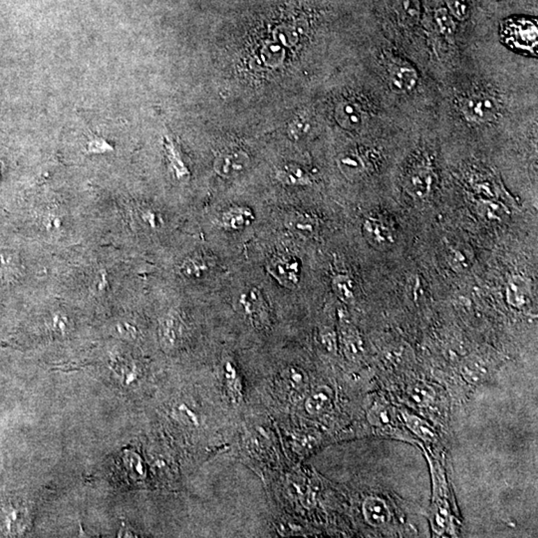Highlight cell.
<instances>
[{"mask_svg": "<svg viewBox=\"0 0 538 538\" xmlns=\"http://www.w3.org/2000/svg\"><path fill=\"white\" fill-rule=\"evenodd\" d=\"M457 105L464 119L475 125L493 123L500 116L502 107L495 94L480 89L461 95Z\"/></svg>", "mask_w": 538, "mask_h": 538, "instance_id": "cell-1", "label": "cell"}, {"mask_svg": "<svg viewBox=\"0 0 538 538\" xmlns=\"http://www.w3.org/2000/svg\"><path fill=\"white\" fill-rule=\"evenodd\" d=\"M500 36L512 50L537 56L538 49L537 22L528 17H510L500 25Z\"/></svg>", "mask_w": 538, "mask_h": 538, "instance_id": "cell-2", "label": "cell"}, {"mask_svg": "<svg viewBox=\"0 0 538 538\" xmlns=\"http://www.w3.org/2000/svg\"><path fill=\"white\" fill-rule=\"evenodd\" d=\"M301 263L299 258L287 253L272 256L267 264L269 276L288 290H295L300 283Z\"/></svg>", "mask_w": 538, "mask_h": 538, "instance_id": "cell-3", "label": "cell"}, {"mask_svg": "<svg viewBox=\"0 0 538 538\" xmlns=\"http://www.w3.org/2000/svg\"><path fill=\"white\" fill-rule=\"evenodd\" d=\"M388 83L396 93H409L417 86L419 74L406 60L391 57L386 65Z\"/></svg>", "mask_w": 538, "mask_h": 538, "instance_id": "cell-4", "label": "cell"}, {"mask_svg": "<svg viewBox=\"0 0 538 538\" xmlns=\"http://www.w3.org/2000/svg\"><path fill=\"white\" fill-rule=\"evenodd\" d=\"M239 304L244 315L256 328L264 329L270 324L269 307L263 296L262 291L253 287L242 293L239 297Z\"/></svg>", "mask_w": 538, "mask_h": 538, "instance_id": "cell-5", "label": "cell"}, {"mask_svg": "<svg viewBox=\"0 0 538 538\" xmlns=\"http://www.w3.org/2000/svg\"><path fill=\"white\" fill-rule=\"evenodd\" d=\"M251 159L242 149H228L221 152L214 161V168L216 174L225 179L237 177L248 168Z\"/></svg>", "mask_w": 538, "mask_h": 538, "instance_id": "cell-6", "label": "cell"}, {"mask_svg": "<svg viewBox=\"0 0 538 538\" xmlns=\"http://www.w3.org/2000/svg\"><path fill=\"white\" fill-rule=\"evenodd\" d=\"M434 182V173L428 161H419L412 166L406 175V189L411 195L424 198L431 191Z\"/></svg>", "mask_w": 538, "mask_h": 538, "instance_id": "cell-7", "label": "cell"}, {"mask_svg": "<svg viewBox=\"0 0 538 538\" xmlns=\"http://www.w3.org/2000/svg\"><path fill=\"white\" fill-rule=\"evenodd\" d=\"M281 389L292 402L303 399L308 389V378L306 372L299 367L290 366L280 373Z\"/></svg>", "mask_w": 538, "mask_h": 538, "instance_id": "cell-8", "label": "cell"}, {"mask_svg": "<svg viewBox=\"0 0 538 538\" xmlns=\"http://www.w3.org/2000/svg\"><path fill=\"white\" fill-rule=\"evenodd\" d=\"M363 235L367 242L374 248L385 249L394 244L391 228L383 219L369 218L363 223Z\"/></svg>", "mask_w": 538, "mask_h": 538, "instance_id": "cell-9", "label": "cell"}, {"mask_svg": "<svg viewBox=\"0 0 538 538\" xmlns=\"http://www.w3.org/2000/svg\"><path fill=\"white\" fill-rule=\"evenodd\" d=\"M255 212L244 205H235L221 214V226L228 232L246 230L255 221Z\"/></svg>", "mask_w": 538, "mask_h": 538, "instance_id": "cell-10", "label": "cell"}, {"mask_svg": "<svg viewBox=\"0 0 538 538\" xmlns=\"http://www.w3.org/2000/svg\"><path fill=\"white\" fill-rule=\"evenodd\" d=\"M363 514L367 523L374 528H382L391 519V512L384 500L369 496L363 503Z\"/></svg>", "mask_w": 538, "mask_h": 538, "instance_id": "cell-11", "label": "cell"}, {"mask_svg": "<svg viewBox=\"0 0 538 538\" xmlns=\"http://www.w3.org/2000/svg\"><path fill=\"white\" fill-rule=\"evenodd\" d=\"M530 293V283L523 276H512L507 281L505 295L510 306L523 308L528 304Z\"/></svg>", "mask_w": 538, "mask_h": 538, "instance_id": "cell-12", "label": "cell"}, {"mask_svg": "<svg viewBox=\"0 0 538 538\" xmlns=\"http://www.w3.org/2000/svg\"><path fill=\"white\" fill-rule=\"evenodd\" d=\"M285 226L300 237H309L317 232L318 221L307 212H293L286 218Z\"/></svg>", "mask_w": 538, "mask_h": 538, "instance_id": "cell-13", "label": "cell"}, {"mask_svg": "<svg viewBox=\"0 0 538 538\" xmlns=\"http://www.w3.org/2000/svg\"><path fill=\"white\" fill-rule=\"evenodd\" d=\"M333 393L327 386H321L307 397L306 408L310 415L317 416L326 412L327 409L331 405Z\"/></svg>", "mask_w": 538, "mask_h": 538, "instance_id": "cell-14", "label": "cell"}, {"mask_svg": "<svg viewBox=\"0 0 538 538\" xmlns=\"http://www.w3.org/2000/svg\"><path fill=\"white\" fill-rule=\"evenodd\" d=\"M337 119L346 128H358L363 125L366 114L361 106L356 103H342L337 110Z\"/></svg>", "mask_w": 538, "mask_h": 538, "instance_id": "cell-15", "label": "cell"}, {"mask_svg": "<svg viewBox=\"0 0 538 538\" xmlns=\"http://www.w3.org/2000/svg\"><path fill=\"white\" fill-rule=\"evenodd\" d=\"M344 351L351 360H357L363 354V341L356 328L344 323L341 329Z\"/></svg>", "mask_w": 538, "mask_h": 538, "instance_id": "cell-16", "label": "cell"}, {"mask_svg": "<svg viewBox=\"0 0 538 538\" xmlns=\"http://www.w3.org/2000/svg\"><path fill=\"white\" fill-rule=\"evenodd\" d=\"M276 179L284 186L290 187L309 186L312 182L310 175L296 165L284 166L277 171Z\"/></svg>", "mask_w": 538, "mask_h": 538, "instance_id": "cell-17", "label": "cell"}, {"mask_svg": "<svg viewBox=\"0 0 538 538\" xmlns=\"http://www.w3.org/2000/svg\"><path fill=\"white\" fill-rule=\"evenodd\" d=\"M211 269L209 260L204 255H196L187 258L181 267L182 274L188 278H202Z\"/></svg>", "mask_w": 538, "mask_h": 538, "instance_id": "cell-18", "label": "cell"}, {"mask_svg": "<svg viewBox=\"0 0 538 538\" xmlns=\"http://www.w3.org/2000/svg\"><path fill=\"white\" fill-rule=\"evenodd\" d=\"M332 290L341 301L351 304L354 302V284L346 274H336L332 278Z\"/></svg>", "mask_w": 538, "mask_h": 538, "instance_id": "cell-19", "label": "cell"}, {"mask_svg": "<svg viewBox=\"0 0 538 538\" xmlns=\"http://www.w3.org/2000/svg\"><path fill=\"white\" fill-rule=\"evenodd\" d=\"M342 172L349 177H357L366 170L364 161L357 154H347L339 161Z\"/></svg>", "mask_w": 538, "mask_h": 538, "instance_id": "cell-20", "label": "cell"}, {"mask_svg": "<svg viewBox=\"0 0 538 538\" xmlns=\"http://www.w3.org/2000/svg\"><path fill=\"white\" fill-rule=\"evenodd\" d=\"M404 420L407 424L408 428L414 432L416 435L420 436L422 440L431 442L435 438V433L427 422L422 421L420 418L410 414H403Z\"/></svg>", "mask_w": 538, "mask_h": 538, "instance_id": "cell-21", "label": "cell"}, {"mask_svg": "<svg viewBox=\"0 0 538 538\" xmlns=\"http://www.w3.org/2000/svg\"><path fill=\"white\" fill-rule=\"evenodd\" d=\"M435 18L441 33L448 39L452 38L456 33V23L450 15L449 10L445 8L438 9L436 11Z\"/></svg>", "mask_w": 538, "mask_h": 538, "instance_id": "cell-22", "label": "cell"}, {"mask_svg": "<svg viewBox=\"0 0 538 538\" xmlns=\"http://www.w3.org/2000/svg\"><path fill=\"white\" fill-rule=\"evenodd\" d=\"M411 399L419 405H428L433 401L435 397V392L431 386L426 383L419 382L413 386L410 389Z\"/></svg>", "mask_w": 538, "mask_h": 538, "instance_id": "cell-23", "label": "cell"}, {"mask_svg": "<svg viewBox=\"0 0 538 538\" xmlns=\"http://www.w3.org/2000/svg\"><path fill=\"white\" fill-rule=\"evenodd\" d=\"M166 150H167L168 160H170L171 166H172L173 171H174L175 175L177 177H184V175H189L188 168L184 166V161L181 160L179 152L174 147V145L171 142L165 143Z\"/></svg>", "mask_w": 538, "mask_h": 538, "instance_id": "cell-24", "label": "cell"}, {"mask_svg": "<svg viewBox=\"0 0 538 538\" xmlns=\"http://www.w3.org/2000/svg\"><path fill=\"white\" fill-rule=\"evenodd\" d=\"M368 421L374 426L382 427L391 422V411L384 405L375 406L368 414Z\"/></svg>", "mask_w": 538, "mask_h": 538, "instance_id": "cell-25", "label": "cell"}, {"mask_svg": "<svg viewBox=\"0 0 538 538\" xmlns=\"http://www.w3.org/2000/svg\"><path fill=\"white\" fill-rule=\"evenodd\" d=\"M310 124V119L308 117L300 115L290 125V131L291 136L294 139H300L307 135L311 128Z\"/></svg>", "mask_w": 538, "mask_h": 538, "instance_id": "cell-26", "label": "cell"}, {"mask_svg": "<svg viewBox=\"0 0 538 538\" xmlns=\"http://www.w3.org/2000/svg\"><path fill=\"white\" fill-rule=\"evenodd\" d=\"M401 15L408 22H415L420 15V6L418 0H403L401 2Z\"/></svg>", "mask_w": 538, "mask_h": 538, "instance_id": "cell-27", "label": "cell"}, {"mask_svg": "<svg viewBox=\"0 0 538 538\" xmlns=\"http://www.w3.org/2000/svg\"><path fill=\"white\" fill-rule=\"evenodd\" d=\"M452 15L459 20H465L468 16V6L466 0H445Z\"/></svg>", "mask_w": 538, "mask_h": 538, "instance_id": "cell-28", "label": "cell"}, {"mask_svg": "<svg viewBox=\"0 0 538 538\" xmlns=\"http://www.w3.org/2000/svg\"><path fill=\"white\" fill-rule=\"evenodd\" d=\"M464 374L470 382H477L484 375V370L479 363H468L464 367Z\"/></svg>", "mask_w": 538, "mask_h": 538, "instance_id": "cell-29", "label": "cell"}, {"mask_svg": "<svg viewBox=\"0 0 538 538\" xmlns=\"http://www.w3.org/2000/svg\"><path fill=\"white\" fill-rule=\"evenodd\" d=\"M175 327H177V321H175V316H168L167 320L165 321V324L163 325V328L164 336H165L166 340L170 344H173V342H175Z\"/></svg>", "mask_w": 538, "mask_h": 538, "instance_id": "cell-30", "label": "cell"}, {"mask_svg": "<svg viewBox=\"0 0 538 538\" xmlns=\"http://www.w3.org/2000/svg\"><path fill=\"white\" fill-rule=\"evenodd\" d=\"M321 341L327 350L331 351V352L336 350V336L332 330H323L321 332Z\"/></svg>", "mask_w": 538, "mask_h": 538, "instance_id": "cell-31", "label": "cell"}, {"mask_svg": "<svg viewBox=\"0 0 538 538\" xmlns=\"http://www.w3.org/2000/svg\"><path fill=\"white\" fill-rule=\"evenodd\" d=\"M452 262L454 263V265H463V267H465V262H466V258L465 255H464V251H457V249H454V251L452 253Z\"/></svg>", "mask_w": 538, "mask_h": 538, "instance_id": "cell-32", "label": "cell"}]
</instances>
